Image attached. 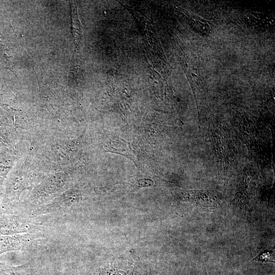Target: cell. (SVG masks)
I'll use <instances>...</instances> for the list:
<instances>
[{"instance_id": "6da1fadb", "label": "cell", "mask_w": 275, "mask_h": 275, "mask_svg": "<svg viewBox=\"0 0 275 275\" xmlns=\"http://www.w3.org/2000/svg\"><path fill=\"white\" fill-rule=\"evenodd\" d=\"M21 245L20 240L16 236L0 235V254L19 250Z\"/></svg>"}, {"instance_id": "7a4b0ae2", "label": "cell", "mask_w": 275, "mask_h": 275, "mask_svg": "<svg viewBox=\"0 0 275 275\" xmlns=\"http://www.w3.org/2000/svg\"><path fill=\"white\" fill-rule=\"evenodd\" d=\"M0 275H34L28 265L10 266L0 264Z\"/></svg>"}, {"instance_id": "3957f363", "label": "cell", "mask_w": 275, "mask_h": 275, "mask_svg": "<svg viewBox=\"0 0 275 275\" xmlns=\"http://www.w3.org/2000/svg\"><path fill=\"white\" fill-rule=\"evenodd\" d=\"M253 260L261 262H270L274 263V252L273 251H265L261 252Z\"/></svg>"}, {"instance_id": "277c9868", "label": "cell", "mask_w": 275, "mask_h": 275, "mask_svg": "<svg viewBox=\"0 0 275 275\" xmlns=\"http://www.w3.org/2000/svg\"><path fill=\"white\" fill-rule=\"evenodd\" d=\"M103 275H109L107 273H104ZM111 275H125L122 272H115Z\"/></svg>"}, {"instance_id": "5b68a950", "label": "cell", "mask_w": 275, "mask_h": 275, "mask_svg": "<svg viewBox=\"0 0 275 275\" xmlns=\"http://www.w3.org/2000/svg\"><path fill=\"white\" fill-rule=\"evenodd\" d=\"M200 275H208L205 268L203 269Z\"/></svg>"}]
</instances>
